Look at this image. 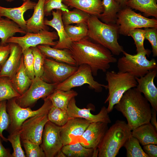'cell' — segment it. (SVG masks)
Here are the masks:
<instances>
[{
    "mask_svg": "<svg viewBox=\"0 0 157 157\" xmlns=\"http://www.w3.org/2000/svg\"><path fill=\"white\" fill-rule=\"evenodd\" d=\"M68 49L75 61L76 66L88 65L94 76L97 75L99 70L106 72L110 67V64L117 61L109 50L92 42L88 36L73 42Z\"/></svg>",
    "mask_w": 157,
    "mask_h": 157,
    "instance_id": "obj_1",
    "label": "cell"
},
{
    "mask_svg": "<svg viewBox=\"0 0 157 157\" xmlns=\"http://www.w3.org/2000/svg\"><path fill=\"white\" fill-rule=\"evenodd\" d=\"M114 108L126 118L131 131L150 122L152 109L150 104L136 87L126 91Z\"/></svg>",
    "mask_w": 157,
    "mask_h": 157,
    "instance_id": "obj_2",
    "label": "cell"
},
{
    "mask_svg": "<svg viewBox=\"0 0 157 157\" xmlns=\"http://www.w3.org/2000/svg\"><path fill=\"white\" fill-rule=\"evenodd\" d=\"M87 24L90 39L108 49L113 55L119 56L124 51L118 42L119 33L116 24H107L97 16L90 15Z\"/></svg>",
    "mask_w": 157,
    "mask_h": 157,
    "instance_id": "obj_3",
    "label": "cell"
},
{
    "mask_svg": "<svg viewBox=\"0 0 157 157\" xmlns=\"http://www.w3.org/2000/svg\"><path fill=\"white\" fill-rule=\"evenodd\" d=\"M131 130L127 124L117 120L106 131L98 148L99 157H115L131 135Z\"/></svg>",
    "mask_w": 157,
    "mask_h": 157,
    "instance_id": "obj_4",
    "label": "cell"
},
{
    "mask_svg": "<svg viewBox=\"0 0 157 157\" xmlns=\"http://www.w3.org/2000/svg\"><path fill=\"white\" fill-rule=\"evenodd\" d=\"M106 80L108 92L104 103H108L107 109L109 113L124 93L129 89L136 87L137 83L135 78L129 73L114 71L106 72Z\"/></svg>",
    "mask_w": 157,
    "mask_h": 157,
    "instance_id": "obj_5",
    "label": "cell"
},
{
    "mask_svg": "<svg viewBox=\"0 0 157 157\" xmlns=\"http://www.w3.org/2000/svg\"><path fill=\"white\" fill-rule=\"evenodd\" d=\"M122 53L124 56L119 58L117 62L119 72H127L135 78H140L152 70L157 69L155 60L147 59L146 56L148 55L145 53L132 55L124 51Z\"/></svg>",
    "mask_w": 157,
    "mask_h": 157,
    "instance_id": "obj_6",
    "label": "cell"
},
{
    "mask_svg": "<svg viewBox=\"0 0 157 157\" xmlns=\"http://www.w3.org/2000/svg\"><path fill=\"white\" fill-rule=\"evenodd\" d=\"M116 24L118 26L119 34L125 36H128L130 31L135 28H157L156 19L143 16L126 6L118 13Z\"/></svg>",
    "mask_w": 157,
    "mask_h": 157,
    "instance_id": "obj_7",
    "label": "cell"
},
{
    "mask_svg": "<svg viewBox=\"0 0 157 157\" xmlns=\"http://www.w3.org/2000/svg\"><path fill=\"white\" fill-rule=\"evenodd\" d=\"M43 99L42 105L34 110L30 108L21 107L16 103L15 98L7 101L6 110L10 117V123L7 131L9 134L19 131L23 123L28 119L51 107L52 104L50 100L47 97Z\"/></svg>",
    "mask_w": 157,
    "mask_h": 157,
    "instance_id": "obj_8",
    "label": "cell"
},
{
    "mask_svg": "<svg viewBox=\"0 0 157 157\" xmlns=\"http://www.w3.org/2000/svg\"><path fill=\"white\" fill-rule=\"evenodd\" d=\"M85 84H88L90 89L97 92H101L103 88L107 89V87L95 81L90 66L83 64L78 66L77 70L66 80L56 85L55 90L67 91Z\"/></svg>",
    "mask_w": 157,
    "mask_h": 157,
    "instance_id": "obj_9",
    "label": "cell"
},
{
    "mask_svg": "<svg viewBox=\"0 0 157 157\" xmlns=\"http://www.w3.org/2000/svg\"><path fill=\"white\" fill-rule=\"evenodd\" d=\"M56 84L46 83L40 78L35 77L26 91L20 96L15 98L16 103L21 107H33L37 101L51 94L55 90Z\"/></svg>",
    "mask_w": 157,
    "mask_h": 157,
    "instance_id": "obj_10",
    "label": "cell"
},
{
    "mask_svg": "<svg viewBox=\"0 0 157 157\" xmlns=\"http://www.w3.org/2000/svg\"><path fill=\"white\" fill-rule=\"evenodd\" d=\"M50 108L38 113L24 122L19 130L22 141L27 140L40 145L44 126L49 121L47 114Z\"/></svg>",
    "mask_w": 157,
    "mask_h": 157,
    "instance_id": "obj_11",
    "label": "cell"
},
{
    "mask_svg": "<svg viewBox=\"0 0 157 157\" xmlns=\"http://www.w3.org/2000/svg\"><path fill=\"white\" fill-rule=\"evenodd\" d=\"M78 67L56 61L46 57L43 74L40 77L43 81L50 84L61 83L77 69Z\"/></svg>",
    "mask_w": 157,
    "mask_h": 157,
    "instance_id": "obj_12",
    "label": "cell"
},
{
    "mask_svg": "<svg viewBox=\"0 0 157 157\" xmlns=\"http://www.w3.org/2000/svg\"><path fill=\"white\" fill-rule=\"evenodd\" d=\"M58 38L56 32L43 30L38 33L26 32L24 36H13L10 38L7 43H14L18 45L22 51L27 48L36 47L40 45L55 46L57 41H54Z\"/></svg>",
    "mask_w": 157,
    "mask_h": 157,
    "instance_id": "obj_13",
    "label": "cell"
},
{
    "mask_svg": "<svg viewBox=\"0 0 157 157\" xmlns=\"http://www.w3.org/2000/svg\"><path fill=\"white\" fill-rule=\"evenodd\" d=\"M61 127L49 121L45 124L40 146L46 157H55L63 147L60 135Z\"/></svg>",
    "mask_w": 157,
    "mask_h": 157,
    "instance_id": "obj_14",
    "label": "cell"
},
{
    "mask_svg": "<svg viewBox=\"0 0 157 157\" xmlns=\"http://www.w3.org/2000/svg\"><path fill=\"white\" fill-rule=\"evenodd\" d=\"M108 129L107 123H91L76 142H79L86 148L97 149Z\"/></svg>",
    "mask_w": 157,
    "mask_h": 157,
    "instance_id": "obj_15",
    "label": "cell"
},
{
    "mask_svg": "<svg viewBox=\"0 0 157 157\" xmlns=\"http://www.w3.org/2000/svg\"><path fill=\"white\" fill-rule=\"evenodd\" d=\"M91 123L85 119L74 118L61 127L60 135L64 146L74 143Z\"/></svg>",
    "mask_w": 157,
    "mask_h": 157,
    "instance_id": "obj_16",
    "label": "cell"
},
{
    "mask_svg": "<svg viewBox=\"0 0 157 157\" xmlns=\"http://www.w3.org/2000/svg\"><path fill=\"white\" fill-rule=\"evenodd\" d=\"M91 110L90 108H80L78 107L74 97L69 101L67 111L69 117L82 118L90 123L102 122L108 124L111 122L107 108L105 106L102 107L99 112L97 115L91 113Z\"/></svg>",
    "mask_w": 157,
    "mask_h": 157,
    "instance_id": "obj_17",
    "label": "cell"
},
{
    "mask_svg": "<svg viewBox=\"0 0 157 157\" xmlns=\"http://www.w3.org/2000/svg\"><path fill=\"white\" fill-rule=\"evenodd\" d=\"M157 69L152 70L144 76L136 77L137 85L136 88L148 101L152 108L157 111V88L154 83Z\"/></svg>",
    "mask_w": 157,
    "mask_h": 157,
    "instance_id": "obj_18",
    "label": "cell"
},
{
    "mask_svg": "<svg viewBox=\"0 0 157 157\" xmlns=\"http://www.w3.org/2000/svg\"><path fill=\"white\" fill-rule=\"evenodd\" d=\"M51 14L53 15L52 19L50 20L44 19V22L45 25L52 27L56 31L59 40L53 47L60 49H69L72 42L65 30L62 20V11L56 9V11L53 10Z\"/></svg>",
    "mask_w": 157,
    "mask_h": 157,
    "instance_id": "obj_19",
    "label": "cell"
},
{
    "mask_svg": "<svg viewBox=\"0 0 157 157\" xmlns=\"http://www.w3.org/2000/svg\"><path fill=\"white\" fill-rule=\"evenodd\" d=\"M36 3L30 1H24L20 6L7 8L0 6V18L5 17L12 20L27 32L26 21L24 14L27 10L34 9Z\"/></svg>",
    "mask_w": 157,
    "mask_h": 157,
    "instance_id": "obj_20",
    "label": "cell"
},
{
    "mask_svg": "<svg viewBox=\"0 0 157 157\" xmlns=\"http://www.w3.org/2000/svg\"><path fill=\"white\" fill-rule=\"evenodd\" d=\"M10 55L0 70V76L10 79L14 75L19 65L22 55V50L17 44L10 43Z\"/></svg>",
    "mask_w": 157,
    "mask_h": 157,
    "instance_id": "obj_21",
    "label": "cell"
},
{
    "mask_svg": "<svg viewBox=\"0 0 157 157\" xmlns=\"http://www.w3.org/2000/svg\"><path fill=\"white\" fill-rule=\"evenodd\" d=\"M102 0H63L68 7L76 8L98 17L103 12Z\"/></svg>",
    "mask_w": 157,
    "mask_h": 157,
    "instance_id": "obj_22",
    "label": "cell"
},
{
    "mask_svg": "<svg viewBox=\"0 0 157 157\" xmlns=\"http://www.w3.org/2000/svg\"><path fill=\"white\" fill-rule=\"evenodd\" d=\"M44 1L45 0H38L34 8L32 16L26 21L27 32L38 33L47 30L44 22Z\"/></svg>",
    "mask_w": 157,
    "mask_h": 157,
    "instance_id": "obj_23",
    "label": "cell"
},
{
    "mask_svg": "<svg viewBox=\"0 0 157 157\" xmlns=\"http://www.w3.org/2000/svg\"><path fill=\"white\" fill-rule=\"evenodd\" d=\"M131 135L142 145L157 144V130L150 122L141 125L132 130Z\"/></svg>",
    "mask_w": 157,
    "mask_h": 157,
    "instance_id": "obj_24",
    "label": "cell"
},
{
    "mask_svg": "<svg viewBox=\"0 0 157 157\" xmlns=\"http://www.w3.org/2000/svg\"><path fill=\"white\" fill-rule=\"evenodd\" d=\"M37 47L46 57L51 58L56 61L76 66L75 61L68 49H60L45 45H40Z\"/></svg>",
    "mask_w": 157,
    "mask_h": 157,
    "instance_id": "obj_25",
    "label": "cell"
},
{
    "mask_svg": "<svg viewBox=\"0 0 157 157\" xmlns=\"http://www.w3.org/2000/svg\"><path fill=\"white\" fill-rule=\"evenodd\" d=\"M10 79L13 87L21 95L26 91L31 85L32 80L30 78L25 70L22 55L19 67Z\"/></svg>",
    "mask_w": 157,
    "mask_h": 157,
    "instance_id": "obj_26",
    "label": "cell"
},
{
    "mask_svg": "<svg viewBox=\"0 0 157 157\" xmlns=\"http://www.w3.org/2000/svg\"><path fill=\"white\" fill-rule=\"evenodd\" d=\"M103 12L98 18L107 24H116L117 14L122 8L115 0H102Z\"/></svg>",
    "mask_w": 157,
    "mask_h": 157,
    "instance_id": "obj_27",
    "label": "cell"
},
{
    "mask_svg": "<svg viewBox=\"0 0 157 157\" xmlns=\"http://www.w3.org/2000/svg\"><path fill=\"white\" fill-rule=\"evenodd\" d=\"M126 6L143 13L146 17L157 18V0H128Z\"/></svg>",
    "mask_w": 157,
    "mask_h": 157,
    "instance_id": "obj_28",
    "label": "cell"
},
{
    "mask_svg": "<svg viewBox=\"0 0 157 157\" xmlns=\"http://www.w3.org/2000/svg\"><path fill=\"white\" fill-rule=\"evenodd\" d=\"M16 33L26 34V33L17 24L6 18H0V39L1 44L5 45L10 38Z\"/></svg>",
    "mask_w": 157,
    "mask_h": 157,
    "instance_id": "obj_29",
    "label": "cell"
},
{
    "mask_svg": "<svg viewBox=\"0 0 157 157\" xmlns=\"http://www.w3.org/2000/svg\"><path fill=\"white\" fill-rule=\"evenodd\" d=\"M78 94L77 92L72 89L67 91L57 89L47 97L50 100L53 106L67 110L69 101Z\"/></svg>",
    "mask_w": 157,
    "mask_h": 157,
    "instance_id": "obj_30",
    "label": "cell"
},
{
    "mask_svg": "<svg viewBox=\"0 0 157 157\" xmlns=\"http://www.w3.org/2000/svg\"><path fill=\"white\" fill-rule=\"evenodd\" d=\"M61 150L67 157H92L94 149L85 147L78 142L63 146Z\"/></svg>",
    "mask_w": 157,
    "mask_h": 157,
    "instance_id": "obj_31",
    "label": "cell"
},
{
    "mask_svg": "<svg viewBox=\"0 0 157 157\" xmlns=\"http://www.w3.org/2000/svg\"><path fill=\"white\" fill-rule=\"evenodd\" d=\"M62 11V20L64 26L73 24H87L90 15L78 9L74 8L68 11Z\"/></svg>",
    "mask_w": 157,
    "mask_h": 157,
    "instance_id": "obj_32",
    "label": "cell"
},
{
    "mask_svg": "<svg viewBox=\"0 0 157 157\" xmlns=\"http://www.w3.org/2000/svg\"><path fill=\"white\" fill-rule=\"evenodd\" d=\"M64 28L72 42L78 41L88 36V28L86 23L78 24L75 25H66L64 26Z\"/></svg>",
    "mask_w": 157,
    "mask_h": 157,
    "instance_id": "obj_33",
    "label": "cell"
},
{
    "mask_svg": "<svg viewBox=\"0 0 157 157\" xmlns=\"http://www.w3.org/2000/svg\"><path fill=\"white\" fill-rule=\"evenodd\" d=\"M20 95L13 87L9 78L0 76V101H7Z\"/></svg>",
    "mask_w": 157,
    "mask_h": 157,
    "instance_id": "obj_34",
    "label": "cell"
},
{
    "mask_svg": "<svg viewBox=\"0 0 157 157\" xmlns=\"http://www.w3.org/2000/svg\"><path fill=\"white\" fill-rule=\"evenodd\" d=\"M49 121L59 126L64 125L73 118L68 115L67 111L52 105L47 114Z\"/></svg>",
    "mask_w": 157,
    "mask_h": 157,
    "instance_id": "obj_35",
    "label": "cell"
},
{
    "mask_svg": "<svg viewBox=\"0 0 157 157\" xmlns=\"http://www.w3.org/2000/svg\"><path fill=\"white\" fill-rule=\"evenodd\" d=\"M127 157H149L144 151L138 140L131 135L124 144Z\"/></svg>",
    "mask_w": 157,
    "mask_h": 157,
    "instance_id": "obj_36",
    "label": "cell"
},
{
    "mask_svg": "<svg viewBox=\"0 0 157 157\" xmlns=\"http://www.w3.org/2000/svg\"><path fill=\"white\" fill-rule=\"evenodd\" d=\"M145 33L144 29L137 28L130 31L128 36H131L133 39L136 48L137 53H145L148 56L150 54L151 51L149 50L145 49L144 47Z\"/></svg>",
    "mask_w": 157,
    "mask_h": 157,
    "instance_id": "obj_37",
    "label": "cell"
},
{
    "mask_svg": "<svg viewBox=\"0 0 157 157\" xmlns=\"http://www.w3.org/2000/svg\"><path fill=\"white\" fill-rule=\"evenodd\" d=\"M33 56V66L35 77L40 78L43 72L44 64L46 57L37 47H31Z\"/></svg>",
    "mask_w": 157,
    "mask_h": 157,
    "instance_id": "obj_38",
    "label": "cell"
},
{
    "mask_svg": "<svg viewBox=\"0 0 157 157\" xmlns=\"http://www.w3.org/2000/svg\"><path fill=\"white\" fill-rule=\"evenodd\" d=\"M8 141L11 143L13 149L12 157H25L24 151L22 147L21 138L19 131H17L9 134L8 136Z\"/></svg>",
    "mask_w": 157,
    "mask_h": 157,
    "instance_id": "obj_39",
    "label": "cell"
},
{
    "mask_svg": "<svg viewBox=\"0 0 157 157\" xmlns=\"http://www.w3.org/2000/svg\"><path fill=\"white\" fill-rule=\"evenodd\" d=\"M23 65L27 74L32 80L35 77L33 66V56L31 47L22 51Z\"/></svg>",
    "mask_w": 157,
    "mask_h": 157,
    "instance_id": "obj_40",
    "label": "cell"
},
{
    "mask_svg": "<svg viewBox=\"0 0 157 157\" xmlns=\"http://www.w3.org/2000/svg\"><path fill=\"white\" fill-rule=\"evenodd\" d=\"M7 101V100L0 101V137L5 142L8 141L3 136V132L7 130L10 123V117L6 110Z\"/></svg>",
    "mask_w": 157,
    "mask_h": 157,
    "instance_id": "obj_41",
    "label": "cell"
},
{
    "mask_svg": "<svg viewBox=\"0 0 157 157\" xmlns=\"http://www.w3.org/2000/svg\"><path fill=\"white\" fill-rule=\"evenodd\" d=\"M27 157H46L40 145L27 140L22 141Z\"/></svg>",
    "mask_w": 157,
    "mask_h": 157,
    "instance_id": "obj_42",
    "label": "cell"
},
{
    "mask_svg": "<svg viewBox=\"0 0 157 157\" xmlns=\"http://www.w3.org/2000/svg\"><path fill=\"white\" fill-rule=\"evenodd\" d=\"M63 0H45L44 11L45 15L48 16L51 15L52 11L54 9L62 11H68L69 7L63 3Z\"/></svg>",
    "mask_w": 157,
    "mask_h": 157,
    "instance_id": "obj_43",
    "label": "cell"
},
{
    "mask_svg": "<svg viewBox=\"0 0 157 157\" xmlns=\"http://www.w3.org/2000/svg\"><path fill=\"white\" fill-rule=\"evenodd\" d=\"M157 28H145V38L151 44L153 56H157Z\"/></svg>",
    "mask_w": 157,
    "mask_h": 157,
    "instance_id": "obj_44",
    "label": "cell"
},
{
    "mask_svg": "<svg viewBox=\"0 0 157 157\" xmlns=\"http://www.w3.org/2000/svg\"><path fill=\"white\" fill-rule=\"evenodd\" d=\"M10 43L5 45H0V65L1 66L8 58L10 53Z\"/></svg>",
    "mask_w": 157,
    "mask_h": 157,
    "instance_id": "obj_45",
    "label": "cell"
},
{
    "mask_svg": "<svg viewBox=\"0 0 157 157\" xmlns=\"http://www.w3.org/2000/svg\"><path fill=\"white\" fill-rule=\"evenodd\" d=\"M143 150L149 157H157V146L151 144L143 145Z\"/></svg>",
    "mask_w": 157,
    "mask_h": 157,
    "instance_id": "obj_46",
    "label": "cell"
},
{
    "mask_svg": "<svg viewBox=\"0 0 157 157\" xmlns=\"http://www.w3.org/2000/svg\"><path fill=\"white\" fill-rule=\"evenodd\" d=\"M2 140L0 137V157H12L10 150L6 148L2 144Z\"/></svg>",
    "mask_w": 157,
    "mask_h": 157,
    "instance_id": "obj_47",
    "label": "cell"
},
{
    "mask_svg": "<svg viewBox=\"0 0 157 157\" xmlns=\"http://www.w3.org/2000/svg\"><path fill=\"white\" fill-rule=\"evenodd\" d=\"M157 112L156 110L152 108L151 116L150 121L151 124L155 127L157 130V123L156 120Z\"/></svg>",
    "mask_w": 157,
    "mask_h": 157,
    "instance_id": "obj_48",
    "label": "cell"
},
{
    "mask_svg": "<svg viewBox=\"0 0 157 157\" xmlns=\"http://www.w3.org/2000/svg\"><path fill=\"white\" fill-rule=\"evenodd\" d=\"M120 4L122 8L126 6V3L128 0H115Z\"/></svg>",
    "mask_w": 157,
    "mask_h": 157,
    "instance_id": "obj_49",
    "label": "cell"
},
{
    "mask_svg": "<svg viewBox=\"0 0 157 157\" xmlns=\"http://www.w3.org/2000/svg\"><path fill=\"white\" fill-rule=\"evenodd\" d=\"M56 157H66L65 155L62 151L61 150L59 151L57 154L55 156Z\"/></svg>",
    "mask_w": 157,
    "mask_h": 157,
    "instance_id": "obj_50",
    "label": "cell"
},
{
    "mask_svg": "<svg viewBox=\"0 0 157 157\" xmlns=\"http://www.w3.org/2000/svg\"><path fill=\"white\" fill-rule=\"evenodd\" d=\"M5 0L7 2H11L12 1H14V0Z\"/></svg>",
    "mask_w": 157,
    "mask_h": 157,
    "instance_id": "obj_51",
    "label": "cell"
},
{
    "mask_svg": "<svg viewBox=\"0 0 157 157\" xmlns=\"http://www.w3.org/2000/svg\"><path fill=\"white\" fill-rule=\"evenodd\" d=\"M24 1H30V0H22Z\"/></svg>",
    "mask_w": 157,
    "mask_h": 157,
    "instance_id": "obj_52",
    "label": "cell"
},
{
    "mask_svg": "<svg viewBox=\"0 0 157 157\" xmlns=\"http://www.w3.org/2000/svg\"><path fill=\"white\" fill-rule=\"evenodd\" d=\"M1 66H2L1 65H0V70L1 69Z\"/></svg>",
    "mask_w": 157,
    "mask_h": 157,
    "instance_id": "obj_53",
    "label": "cell"
},
{
    "mask_svg": "<svg viewBox=\"0 0 157 157\" xmlns=\"http://www.w3.org/2000/svg\"><path fill=\"white\" fill-rule=\"evenodd\" d=\"M1 45V43H0V45Z\"/></svg>",
    "mask_w": 157,
    "mask_h": 157,
    "instance_id": "obj_54",
    "label": "cell"
}]
</instances>
